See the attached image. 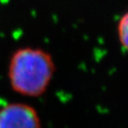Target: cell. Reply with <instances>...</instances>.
I'll return each mask as SVG.
<instances>
[{
    "label": "cell",
    "mask_w": 128,
    "mask_h": 128,
    "mask_svg": "<svg viewBox=\"0 0 128 128\" xmlns=\"http://www.w3.org/2000/svg\"><path fill=\"white\" fill-rule=\"evenodd\" d=\"M118 41L122 46L123 50L126 51L128 47V14L124 12L119 19L116 26Z\"/></svg>",
    "instance_id": "3957f363"
},
{
    "label": "cell",
    "mask_w": 128,
    "mask_h": 128,
    "mask_svg": "<svg viewBox=\"0 0 128 128\" xmlns=\"http://www.w3.org/2000/svg\"><path fill=\"white\" fill-rule=\"evenodd\" d=\"M55 63L44 49L31 46L19 48L11 56L8 79L12 89L26 97L44 94L55 73Z\"/></svg>",
    "instance_id": "6da1fadb"
},
{
    "label": "cell",
    "mask_w": 128,
    "mask_h": 128,
    "mask_svg": "<svg viewBox=\"0 0 128 128\" xmlns=\"http://www.w3.org/2000/svg\"><path fill=\"white\" fill-rule=\"evenodd\" d=\"M0 128H42V126L33 107L15 102L0 108Z\"/></svg>",
    "instance_id": "7a4b0ae2"
}]
</instances>
